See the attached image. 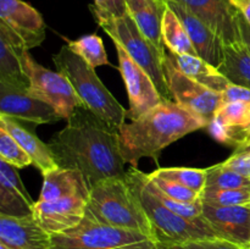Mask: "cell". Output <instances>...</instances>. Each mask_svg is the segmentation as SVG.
Returning <instances> with one entry per match:
<instances>
[{
	"instance_id": "44dd1931",
	"label": "cell",
	"mask_w": 250,
	"mask_h": 249,
	"mask_svg": "<svg viewBox=\"0 0 250 249\" xmlns=\"http://www.w3.org/2000/svg\"><path fill=\"white\" fill-rule=\"evenodd\" d=\"M127 14L136 22L146 39L165 58L166 48L161 34V23L166 4L164 0H125Z\"/></svg>"
},
{
	"instance_id": "484cf974",
	"label": "cell",
	"mask_w": 250,
	"mask_h": 249,
	"mask_svg": "<svg viewBox=\"0 0 250 249\" xmlns=\"http://www.w3.org/2000/svg\"><path fill=\"white\" fill-rule=\"evenodd\" d=\"M161 34L165 48L175 54H188L198 56L192 41L177 15L166 5L161 23Z\"/></svg>"
},
{
	"instance_id": "5bb4252c",
	"label": "cell",
	"mask_w": 250,
	"mask_h": 249,
	"mask_svg": "<svg viewBox=\"0 0 250 249\" xmlns=\"http://www.w3.org/2000/svg\"><path fill=\"white\" fill-rule=\"evenodd\" d=\"M208 129L215 141L234 149L247 143L250 141V103H224L209 122Z\"/></svg>"
},
{
	"instance_id": "74e56055",
	"label": "cell",
	"mask_w": 250,
	"mask_h": 249,
	"mask_svg": "<svg viewBox=\"0 0 250 249\" xmlns=\"http://www.w3.org/2000/svg\"><path fill=\"white\" fill-rule=\"evenodd\" d=\"M94 5L99 9L104 10V11H107V2L106 0H94Z\"/></svg>"
},
{
	"instance_id": "d6986e66",
	"label": "cell",
	"mask_w": 250,
	"mask_h": 249,
	"mask_svg": "<svg viewBox=\"0 0 250 249\" xmlns=\"http://www.w3.org/2000/svg\"><path fill=\"white\" fill-rule=\"evenodd\" d=\"M34 205L36 202L24 188L16 167L0 159V215L31 216Z\"/></svg>"
},
{
	"instance_id": "ab89813d",
	"label": "cell",
	"mask_w": 250,
	"mask_h": 249,
	"mask_svg": "<svg viewBox=\"0 0 250 249\" xmlns=\"http://www.w3.org/2000/svg\"><path fill=\"white\" fill-rule=\"evenodd\" d=\"M156 249H166V248H164V247H160V246H159L158 248H156Z\"/></svg>"
},
{
	"instance_id": "8fae6325",
	"label": "cell",
	"mask_w": 250,
	"mask_h": 249,
	"mask_svg": "<svg viewBox=\"0 0 250 249\" xmlns=\"http://www.w3.org/2000/svg\"><path fill=\"white\" fill-rule=\"evenodd\" d=\"M182 5L192 14L204 21L217 36L224 41L225 45L243 42L238 24V10L229 0H164Z\"/></svg>"
},
{
	"instance_id": "836d02e7",
	"label": "cell",
	"mask_w": 250,
	"mask_h": 249,
	"mask_svg": "<svg viewBox=\"0 0 250 249\" xmlns=\"http://www.w3.org/2000/svg\"><path fill=\"white\" fill-rule=\"evenodd\" d=\"M222 164L231 170L250 177V141L234 149L233 154Z\"/></svg>"
},
{
	"instance_id": "7c38bea8",
	"label": "cell",
	"mask_w": 250,
	"mask_h": 249,
	"mask_svg": "<svg viewBox=\"0 0 250 249\" xmlns=\"http://www.w3.org/2000/svg\"><path fill=\"white\" fill-rule=\"evenodd\" d=\"M0 23L16 37L27 50L41 45L45 39L43 17L23 0H0Z\"/></svg>"
},
{
	"instance_id": "f1b7e54d",
	"label": "cell",
	"mask_w": 250,
	"mask_h": 249,
	"mask_svg": "<svg viewBox=\"0 0 250 249\" xmlns=\"http://www.w3.org/2000/svg\"><path fill=\"white\" fill-rule=\"evenodd\" d=\"M247 187H250V177L226 167L222 163L207 168V185L204 190L236 189Z\"/></svg>"
},
{
	"instance_id": "8992f818",
	"label": "cell",
	"mask_w": 250,
	"mask_h": 249,
	"mask_svg": "<svg viewBox=\"0 0 250 249\" xmlns=\"http://www.w3.org/2000/svg\"><path fill=\"white\" fill-rule=\"evenodd\" d=\"M89 9L97 23L106 32L112 42L119 43L127 51V54L143 70L146 71V73L155 83L161 97L164 99L172 100V95L166 81L165 68H164L165 58L144 37L131 16L128 14L124 16H115L110 12L99 9L94 4L89 5Z\"/></svg>"
},
{
	"instance_id": "5b68a950",
	"label": "cell",
	"mask_w": 250,
	"mask_h": 249,
	"mask_svg": "<svg viewBox=\"0 0 250 249\" xmlns=\"http://www.w3.org/2000/svg\"><path fill=\"white\" fill-rule=\"evenodd\" d=\"M53 61L58 72L70 81L83 106L120 131L126 122L127 110L103 84L95 68L70 50L67 45H63L53 56Z\"/></svg>"
},
{
	"instance_id": "6da1fadb",
	"label": "cell",
	"mask_w": 250,
	"mask_h": 249,
	"mask_svg": "<svg viewBox=\"0 0 250 249\" xmlns=\"http://www.w3.org/2000/svg\"><path fill=\"white\" fill-rule=\"evenodd\" d=\"M48 145L58 167L80 171L89 188L106 178H125L119 131L80 105Z\"/></svg>"
},
{
	"instance_id": "60d3db41",
	"label": "cell",
	"mask_w": 250,
	"mask_h": 249,
	"mask_svg": "<svg viewBox=\"0 0 250 249\" xmlns=\"http://www.w3.org/2000/svg\"><path fill=\"white\" fill-rule=\"evenodd\" d=\"M249 249H250V248H249Z\"/></svg>"
},
{
	"instance_id": "277c9868",
	"label": "cell",
	"mask_w": 250,
	"mask_h": 249,
	"mask_svg": "<svg viewBox=\"0 0 250 249\" xmlns=\"http://www.w3.org/2000/svg\"><path fill=\"white\" fill-rule=\"evenodd\" d=\"M85 216L100 224L139 232L155 242L153 226L126 177L106 178L93 186L87 199Z\"/></svg>"
},
{
	"instance_id": "ac0fdd59",
	"label": "cell",
	"mask_w": 250,
	"mask_h": 249,
	"mask_svg": "<svg viewBox=\"0 0 250 249\" xmlns=\"http://www.w3.org/2000/svg\"><path fill=\"white\" fill-rule=\"evenodd\" d=\"M0 243L10 249H50V234L39 226L33 215H0Z\"/></svg>"
},
{
	"instance_id": "7402d4cb",
	"label": "cell",
	"mask_w": 250,
	"mask_h": 249,
	"mask_svg": "<svg viewBox=\"0 0 250 249\" xmlns=\"http://www.w3.org/2000/svg\"><path fill=\"white\" fill-rule=\"evenodd\" d=\"M89 190V186L80 171L56 167L43 173V188L38 202H54L72 197L88 199Z\"/></svg>"
},
{
	"instance_id": "d590c367",
	"label": "cell",
	"mask_w": 250,
	"mask_h": 249,
	"mask_svg": "<svg viewBox=\"0 0 250 249\" xmlns=\"http://www.w3.org/2000/svg\"><path fill=\"white\" fill-rule=\"evenodd\" d=\"M229 1L243 15L244 19L250 24V0H229Z\"/></svg>"
},
{
	"instance_id": "d4e9b609",
	"label": "cell",
	"mask_w": 250,
	"mask_h": 249,
	"mask_svg": "<svg viewBox=\"0 0 250 249\" xmlns=\"http://www.w3.org/2000/svg\"><path fill=\"white\" fill-rule=\"evenodd\" d=\"M219 71L232 84L250 89V49L246 42L225 45Z\"/></svg>"
},
{
	"instance_id": "9c48e42d",
	"label": "cell",
	"mask_w": 250,
	"mask_h": 249,
	"mask_svg": "<svg viewBox=\"0 0 250 249\" xmlns=\"http://www.w3.org/2000/svg\"><path fill=\"white\" fill-rule=\"evenodd\" d=\"M164 68L173 102L209 124L224 104V95L193 81L177 70L167 59L164 60Z\"/></svg>"
},
{
	"instance_id": "ba28073f",
	"label": "cell",
	"mask_w": 250,
	"mask_h": 249,
	"mask_svg": "<svg viewBox=\"0 0 250 249\" xmlns=\"http://www.w3.org/2000/svg\"><path fill=\"white\" fill-rule=\"evenodd\" d=\"M22 62L29 80V94L51 105L62 119L67 120L76 107L82 105L65 76L39 65L29 55L28 50L23 53Z\"/></svg>"
},
{
	"instance_id": "f546056e",
	"label": "cell",
	"mask_w": 250,
	"mask_h": 249,
	"mask_svg": "<svg viewBox=\"0 0 250 249\" xmlns=\"http://www.w3.org/2000/svg\"><path fill=\"white\" fill-rule=\"evenodd\" d=\"M200 199L204 204L215 207H239L250 205V187L236 189L203 190Z\"/></svg>"
},
{
	"instance_id": "f35d334b",
	"label": "cell",
	"mask_w": 250,
	"mask_h": 249,
	"mask_svg": "<svg viewBox=\"0 0 250 249\" xmlns=\"http://www.w3.org/2000/svg\"><path fill=\"white\" fill-rule=\"evenodd\" d=\"M0 249H10L9 247L6 246V244H4V243H0Z\"/></svg>"
},
{
	"instance_id": "4fadbf2b",
	"label": "cell",
	"mask_w": 250,
	"mask_h": 249,
	"mask_svg": "<svg viewBox=\"0 0 250 249\" xmlns=\"http://www.w3.org/2000/svg\"><path fill=\"white\" fill-rule=\"evenodd\" d=\"M202 216L217 238L250 248V205L215 207L203 203Z\"/></svg>"
},
{
	"instance_id": "e575fe53",
	"label": "cell",
	"mask_w": 250,
	"mask_h": 249,
	"mask_svg": "<svg viewBox=\"0 0 250 249\" xmlns=\"http://www.w3.org/2000/svg\"><path fill=\"white\" fill-rule=\"evenodd\" d=\"M166 249H243L237 244L231 243L221 238L200 239V241L189 242V243L180 244V246L164 247Z\"/></svg>"
},
{
	"instance_id": "d6a6232c",
	"label": "cell",
	"mask_w": 250,
	"mask_h": 249,
	"mask_svg": "<svg viewBox=\"0 0 250 249\" xmlns=\"http://www.w3.org/2000/svg\"><path fill=\"white\" fill-rule=\"evenodd\" d=\"M148 178L161 190L163 193H165L166 195H168L170 198L176 200H180V202L185 203H193L197 202L200 199V194L202 193L195 192V190L190 189V188L186 187V186L180 185V183L172 182V181L163 180V178L159 177H153L149 173Z\"/></svg>"
},
{
	"instance_id": "52a82bcc",
	"label": "cell",
	"mask_w": 250,
	"mask_h": 249,
	"mask_svg": "<svg viewBox=\"0 0 250 249\" xmlns=\"http://www.w3.org/2000/svg\"><path fill=\"white\" fill-rule=\"evenodd\" d=\"M149 237L83 217L77 226L51 234L50 249H156Z\"/></svg>"
},
{
	"instance_id": "603a6c76",
	"label": "cell",
	"mask_w": 250,
	"mask_h": 249,
	"mask_svg": "<svg viewBox=\"0 0 250 249\" xmlns=\"http://www.w3.org/2000/svg\"><path fill=\"white\" fill-rule=\"evenodd\" d=\"M165 59H167L177 70L185 73L186 76L215 92L224 94L227 88L231 85V82L220 72L219 68L203 60L199 56L175 54L166 49Z\"/></svg>"
},
{
	"instance_id": "2e32d148",
	"label": "cell",
	"mask_w": 250,
	"mask_h": 249,
	"mask_svg": "<svg viewBox=\"0 0 250 249\" xmlns=\"http://www.w3.org/2000/svg\"><path fill=\"white\" fill-rule=\"evenodd\" d=\"M87 198L72 197L54 202H38L34 205L33 216L39 226L49 234L61 233L77 226L83 220Z\"/></svg>"
},
{
	"instance_id": "30bf717a",
	"label": "cell",
	"mask_w": 250,
	"mask_h": 249,
	"mask_svg": "<svg viewBox=\"0 0 250 249\" xmlns=\"http://www.w3.org/2000/svg\"><path fill=\"white\" fill-rule=\"evenodd\" d=\"M114 44L120 61L119 70L128 93L129 109L127 110V119L134 121L160 104L164 98L146 71L143 70L119 43L114 42Z\"/></svg>"
},
{
	"instance_id": "9a60e30c",
	"label": "cell",
	"mask_w": 250,
	"mask_h": 249,
	"mask_svg": "<svg viewBox=\"0 0 250 249\" xmlns=\"http://www.w3.org/2000/svg\"><path fill=\"white\" fill-rule=\"evenodd\" d=\"M0 115L23 120L36 124H51L61 120L51 105L28 93V89L7 87L0 83Z\"/></svg>"
},
{
	"instance_id": "7a4b0ae2",
	"label": "cell",
	"mask_w": 250,
	"mask_h": 249,
	"mask_svg": "<svg viewBox=\"0 0 250 249\" xmlns=\"http://www.w3.org/2000/svg\"><path fill=\"white\" fill-rule=\"evenodd\" d=\"M204 127L207 121L173 100L164 99L134 121L125 122L119 131L120 150L125 161L137 167L142 158L158 161L166 146Z\"/></svg>"
},
{
	"instance_id": "83f0119b",
	"label": "cell",
	"mask_w": 250,
	"mask_h": 249,
	"mask_svg": "<svg viewBox=\"0 0 250 249\" xmlns=\"http://www.w3.org/2000/svg\"><path fill=\"white\" fill-rule=\"evenodd\" d=\"M149 175L180 183L199 193L204 190L205 185H207V168L164 167L158 168Z\"/></svg>"
},
{
	"instance_id": "8d00e7d4",
	"label": "cell",
	"mask_w": 250,
	"mask_h": 249,
	"mask_svg": "<svg viewBox=\"0 0 250 249\" xmlns=\"http://www.w3.org/2000/svg\"><path fill=\"white\" fill-rule=\"evenodd\" d=\"M238 24L242 33V38L250 49V24L247 22V20L244 19L241 12H238Z\"/></svg>"
},
{
	"instance_id": "e0dca14e",
	"label": "cell",
	"mask_w": 250,
	"mask_h": 249,
	"mask_svg": "<svg viewBox=\"0 0 250 249\" xmlns=\"http://www.w3.org/2000/svg\"><path fill=\"white\" fill-rule=\"evenodd\" d=\"M165 4L175 12L185 26L198 56L219 68L224 62L225 43L216 32L210 28L204 21L194 14L176 2L165 1Z\"/></svg>"
},
{
	"instance_id": "3957f363",
	"label": "cell",
	"mask_w": 250,
	"mask_h": 249,
	"mask_svg": "<svg viewBox=\"0 0 250 249\" xmlns=\"http://www.w3.org/2000/svg\"><path fill=\"white\" fill-rule=\"evenodd\" d=\"M126 180L153 226L158 246L172 247L200 239L217 238L203 216L186 219L166 208L148 187L146 173L131 166L126 172Z\"/></svg>"
},
{
	"instance_id": "ffe728a7",
	"label": "cell",
	"mask_w": 250,
	"mask_h": 249,
	"mask_svg": "<svg viewBox=\"0 0 250 249\" xmlns=\"http://www.w3.org/2000/svg\"><path fill=\"white\" fill-rule=\"evenodd\" d=\"M37 126L38 124L32 122L0 115V127L6 129L16 139L17 143L32 158L33 165L41 170L42 173H45L58 167V165L54 160L48 143H44L37 137Z\"/></svg>"
},
{
	"instance_id": "4dcf8cb0",
	"label": "cell",
	"mask_w": 250,
	"mask_h": 249,
	"mask_svg": "<svg viewBox=\"0 0 250 249\" xmlns=\"http://www.w3.org/2000/svg\"><path fill=\"white\" fill-rule=\"evenodd\" d=\"M0 159L16 168L33 165L31 156L5 128L0 127Z\"/></svg>"
},
{
	"instance_id": "1f68e13d",
	"label": "cell",
	"mask_w": 250,
	"mask_h": 249,
	"mask_svg": "<svg viewBox=\"0 0 250 249\" xmlns=\"http://www.w3.org/2000/svg\"><path fill=\"white\" fill-rule=\"evenodd\" d=\"M146 183H148V187L150 188L151 192L159 198V199L163 202V204L165 205L166 208L171 210V211L176 212L180 216L186 217V219H199L202 217L203 214V202L202 199L197 200V202L193 203H185L180 202V200H176L170 198L168 195H166L165 193L161 192L153 182L148 178V175H146Z\"/></svg>"
},
{
	"instance_id": "4316f807",
	"label": "cell",
	"mask_w": 250,
	"mask_h": 249,
	"mask_svg": "<svg viewBox=\"0 0 250 249\" xmlns=\"http://www.w3.org/2000/svg\"><path fill=\"white\" fill-rule=\"evenodd\" d=\"M67 46L70 50L80 55L85 62L89 63L93 68L98 66L110 65L103 39L98 34H87L76 41H68Z\"/></svg>"
},
{
	"instance_id": "cb8c5ba5",
	"label": "cell",
	"mask_w": 250,
	"mask_h": 249,
	"mask_svg": "<svg viewBox=\"0 0 250 249\" xmlns=\"http://www.w3.org/2000/svg\"><path fill=\"white\" fill-rule=\"evenodd\" d=\"M26 48L15 43L0 31V83L7 87L28 89L29 80L23 70L22 56ZM29 51V50H28Z\"/></svg>"
}]
</instances>
